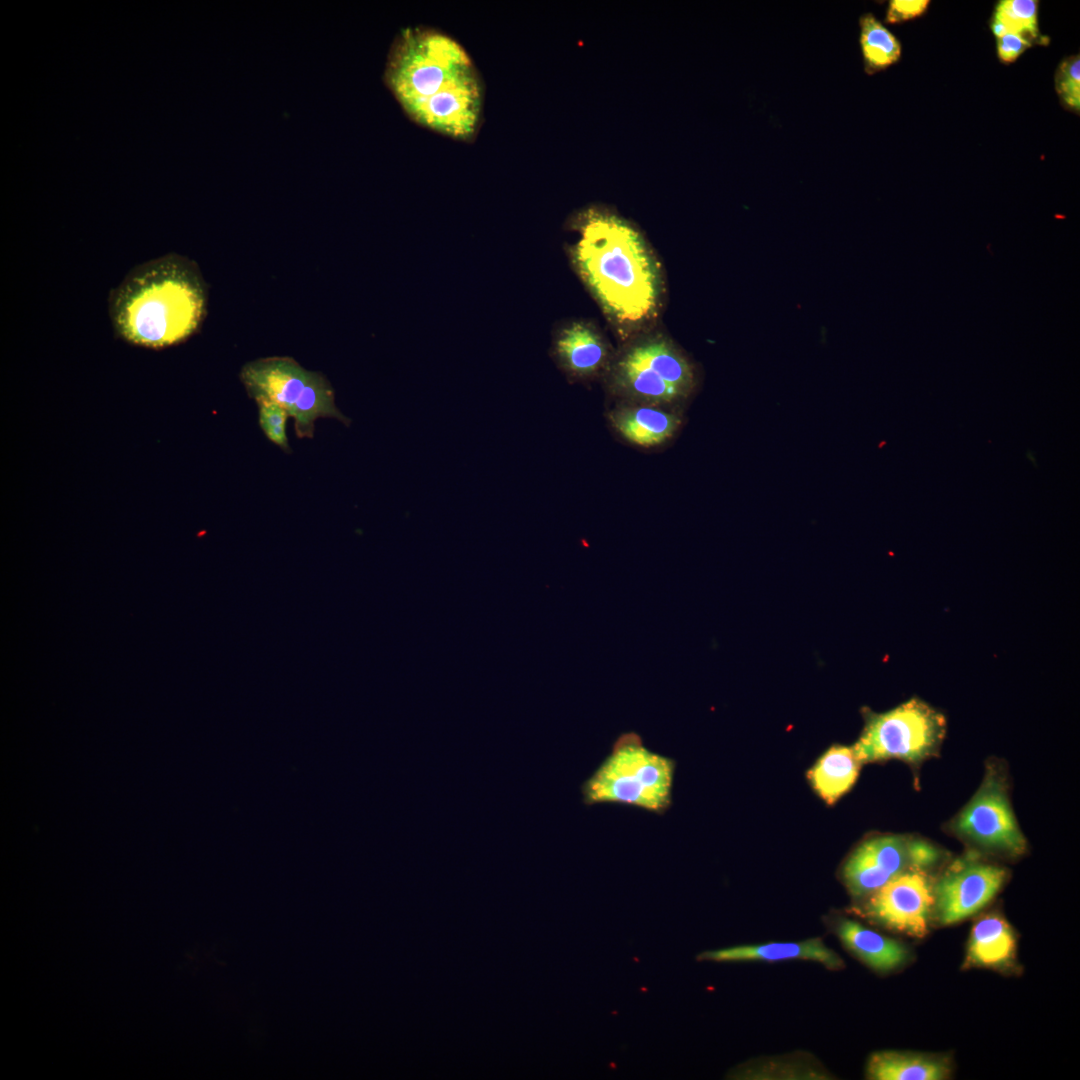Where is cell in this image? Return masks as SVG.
<instances>
[{"mask_svg":"<svg viewBox=\"0 0 1080 1080\" xmlns=\"http://www.w3.org/2000/svg\"><path fill=\"white\" fill-rule=\"evenodd\" d=\"M383 81L416 123L451 138L477 134L484 91L466 49L434 28H405L394 38Z\"/></svg>","mask_w":1080,"mask_h":1080,"instance_id":"6da1fadb","label":"cell"},{"mask_svg":"<svg viewBox=\"0 0 1080 1080\" xmlns=\"http://www.w3.org/2000/svg\"><path fill=\"white\" fill-rule=\"evenodd\" d=\"M577 231L572 261L606 313L624 325L651 317L658 305L660 275L640 233L624 219L600 210L582 214Z\"/></svg>","mask_w":1080,"mask_h":1080,"instance_id":"7a4b0ae2","label":"cell"},{"mask_svg":"<svg viewBox=\"0 0 1080 1080\" xmlns=\"http://www.w3.org/2000/svg\"><path fill=\"white\" fill-rule=\"evenodd\" d=\"M206 304V286L195 263L169 254L133 269L112 291L109 313L126 341L160 348L195 333Z\"/></svg>","mask_w":1080,"mask_h":1080,"instance_id":"3957f363","label":"cell"},{"mask_svg":"<svg viewBox=\"0 0 1080 1080\" xmlns=\"http://www.w3.org/2000/svg\"><path fill=\"white\" fill-rule=\"evenodd\" d=\"M676 762L654 752L633 731L620 734L583 783L587 805L617 804L663 815L671 807Z\"/></svg>","mask_w":1080,"mask_h":1080,"instance_id":"277c9868","label":"cell"},{"mask_svg":"<svg viewBox=\"0 0 1080 1080\" xmlns=\"http://www.w3.org/2000/svg\"><path fill=\"white\" fill-rule=\"evenodd\" d=\"M249 395L273 401L294 418L299 438H312L314 422L331 417L349 424L336 407L334 391L320 373L309 371L289 357H267L245 364L240 374Z\"/></svg>","mask_w":1080,"mask_h":1080,"instance_id":"5b68a950","label":"cell"},{"mask_svg":"<svg viewBox=\"0 0 1080 1080\" xmlns=\"http://www.w3.org/2000/svg\"><path fill=\"white\" fill-rule=\"evenodd\" d=\"M613 381L625 402L669 409L687 398L695 383L688 360L661 339L640 342L624 352L615 364Z\"/></svg>","mask_w":1080,"mask_h":1080,"instance_id":"8992f818","label":"cell"},{"mask_svg":"<svg viewBox=\"0 0 1080 1080\" xmlns=\"http://www.w3.org/2000/svg\"><path fill=\"white\" fill-rule=\"evenodd\" d=\"M945 729L940 712L913 698L890 711L869 715L852 748L861 763L890 758L919 762L938 748Z\"/></svg>","mask_w":1080,"mask_h":1080,"instance_id":"52a82bcc","label":"cell"},{"mask_svg":"<svg viewBox=\"0 0 1080 1080\" xmlns=\"http://www.w3.org/2000/svg\"><path fill=\"white\" fill-rule=\"evenodd\" d=\"M963 840L982 850L1016 857L1026 850V840L1009 803L1004 777L989 769L972 799L952 823Z\"/></svg>","mask_w":1080,"mask_h":1080,"instance_id":"ba28073f","label":"cell"},{"mask_svg":"<svg viewBox=\"0 0 1080 1080\" xmlns=\"http://www.w3.org/2000/svg\"><path fill=\"white\" fill-rule=\"evenodd\" d=\"M933 884L925 870L909 868L868 895L864 912L889 929L924 937L934 907Z\"/></svg>","mask_w":1080,"mask_h":1080,"instance_id":"9c48e42d","label":"cell"},{"mask_svg":"<svg viewBox=\"0 0 1080 1080\" xmlns=\"http://www.w3.org/2000/svg\"><path fill=\"white\" fill-rule=\"evenodd\" d=\"M1006 876L1004 868L975 858L955 862L933 884L938 922L951 925L976 914L999 892Z\"/></svg>","mask_w":1080,"mask_h":1080,"instance_id":"30bf717a","label":"cell"},{"mask_svg":"<svg viewBox=\"0 0 1080 1080\" xmlns=\"http://www.w3.org/2000/svg\"><path fill=\"white\" fill-rule=\"evenodd\" d=\"M910 841L881 836L862 843L843 868V878L855 896H868L907 868H911Z\"/></svg>","mask_w":1080,"mask_h":1080,"instance_id":"8fae6325","label":"cell"},{"mask_svg":"<svg viewBox=\"0 0 1080 1080\" xmlns=\"http://www.w3.org/2000/svg\"><path fill=\"white\" fill-rule=\"evenodd\" d=\"M612 429L626 442L641 448H654L669 441L682 424L674 409L623 402L609 411Z\"/></svg>","mask_w":1080,"mask_h":1080,"instance_id":"7c38bea8","label":"cell"},{"mask_svg":"<svg viewBox=\"0 0 1080 1080\" xmlns=\"http://www.w3.org/2000/svg\"><path fill=\"white\" fill-rule=\"evenodd\" d=\"M697 958L699 960L718 962L750 960L776 962L790 959H806L817 961L830 969H838L843 966V960L839 955L828 948L819 938L802 942H777L706 951L699 954Z\"/></svg>","mask_w":1080,"mask_h":1080,"instance_id":"4fadbf2b","label":"cell"},{"mask_svg":"<svg viewBox=\"0 0 1080 1080\" xmlns=\"http://www.w3.org/2000/svg\"><path fill=\"white\" fill-rule=\"evenodd\" d=\"M1016 955V938L1010 924L1002 916L991 913L973 925L966 951L965 966L1004 968Z\"/></svg>","mask_w":1080,"mask_h":1080,"instance_id":"5bb4252c","label":"cell"},{"mask_svg":"<svg viewBox=\"0 0 1080 1080\" xmlns=\"http://www.w3.org/2000/svg\"><path fill=\"white\" fill-rule=\"evenodd\" d=\"M553 354L558 364L573 376H588L597 372L607 358L601 337L584 323L574 322L556 335Z\"/></svg>","mask_w":1080,"mask_h":1080,"instance_id":"9a60e30c","label":"cell"},{"mask_svg":"<svg viewBox=\"0 0 1080 1080\" xmlns=\"http://www.w3.org/2000/svg\"><path fill=\"white\" fill-rule=\"evenodd\" d=\"M950 1072L946 1057L915 1052H876L867 1063V1078L873 1080H942Z\"/></svg>","mask_w":1080,"mask_h":1080,"instance_id":"2e32d148","label":"cell"},{"mask_svg":"<svg viewBox=\"0 0 1080 1080\" xmlns=\"http://www.w3.org/2000/svg\"><path fill=\"white\" fill-rule=\"evenodd\" d=\"M837 933L844 945L876 971L887 972L905 964L909 951L902 943L868 929L856 921L843 919Z\"/></svg>","mask_w":1080,"mask_h":1080,"instance_id":"e0dca14e","label":"cell"},{"mask_svg":"<svg viewBox=\"0 0 1080 1080\" xmlns=\"http://www.w3.org/2000/svg\"><path fill=\"white\" fill-rule=\"evenodd\" d=\"M860 764L852 747L834 746L820 757L808 778L818 795L833 804L853 786Z\"/></svg>","mask_w":1080,"mask_h":1080,"instance_id":"ac0fdd59","label":"cell"},{"mask_svg":"<svg viewBox=\"0 0 1080 1080\" xmlns=\"http://www.w3.org/2000/svg\"><path fill=\"white\" fill-rule=\"evenodd\" d=\"M859 27V41L867 74L885 70L899 61V40L873 14H863L859 19Z\"/></svg>","mask_w":1080,"mask_h":1080,"instance_id":"d6986e66","label":"cell"},{"mask_svg":"<svg viewBox=\"0 0 1080 1080\" xmlns=\"http://www.w3.org/2000/svg\"><path fill=\"white\" fill-rule=\"evenodd\" d=\"M993 34L1000 38L1016 33L1027 38L1040 37L1038 29V2L1035 0H1002L998 2L991 21Z\"/></svg>","mask_w":1080,"mask_h":1080,"instance_id":"ffe728a7","label":"cell"},{"mask_svg":"<svg viewBox=\"0 0 1080 1080\" xmlns=\"http://www.w3.org/2000/svg\"><path fill=\"white\" fill-rule=\"evenodd\" d=\"M1056 91L1062 104L1074 112L1080 109V58L1073 55L1064 59L1055 75Z\"/></svg>","mask_w":1080,"mask_h":1080,"instance_id":"44dd1931","label":"cell"},{"mask_svg":"<svg viewBox=\"0 0 1080 1080\" xmlns=\"http://www.w3.org/2000/svg\"><path fill=\"white\" fill-rule=\"evenodd\" d=\"M259 424L267 438L283 449H288L286 423L287 411L279 404L269 400H258Z\"/></svg>","mask_w":1080,"mask_h":1080,"instance_id":"7402d4cb","label":"cell"},{"mask_svg":"<svg viewBox=\"0 0 1080 1080\" xmlns=\"http://www.w3.org/2000/svg\"><path fill=\"white\" fill-rule=\"evenodd\" d=\"M929 3L928 0H891L885 21L897 24L919 17L926 11Z\"/></svg>","mask_w":1080,"mask_h":1080,"instance_id":"603a6c76","label":"cell"},{"mask_svg":"<svg viewBox=\"0 0 1080 1080\" xmlns=\"http://www.w3.org/2000/svg\"><path fill=\"white\" fill-rule=\"evenodd\" d=\"M1031 45V40L1026 36L1009 33L997 38V56L1001 62L1011 63Z\"/></svg>","mask_w":1080,"mask_h":1080,"instance_id":"cb8c5ba5","label":"cell"},{"mask_svg":"<svg viewBox=\"0 0 1080 1080\" xmlns=\"http://www.w3.org/2000/svg\"><path fill=\"white\" fill-rule=\"evenodd\" d=\"M911 868L925 870L934 865L940 857L939 851L931 844L913 840L909 844Z\"/></svg>","mask_w":1080,"mask_h":1080,"instance_id":"d4e9b609","label":"cell"}]
</instances>
